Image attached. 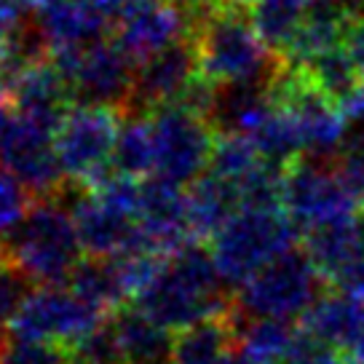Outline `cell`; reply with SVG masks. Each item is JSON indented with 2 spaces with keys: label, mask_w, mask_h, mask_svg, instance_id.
Returning <instances> with one entry per match:
<instances>
[{
  "label": "cell",
  "mask_w": 364,
  "mask_h": 364,
  "mask_svg": "<svg viewBox=\"0 0 364 364\" xmlns=\"http://www.w3.org/2000/svg\"><path fill=\"white\" fill-rule=\"evenodd\" d=\"M110 324L126 364H171L174 338L145 311L136 306L118 308L110 314Z\"/></svg>",
  "instance_id": "cell-20"
},
{
  "label": "cell",
  "mask_w": 364,
  "mask_h": 364,
  "mask_svg": "<svg viewBox=\"0 0 364 364\" xmlns=\"http://www.w3.org/2000/svg\"><path fill=\"white\" fill-rule=\"evenodd\" d=\"M295 332L297 327H292L287 318L241 316L239 348L265 364H282L295 341Z\"/></svg>",
  "instance_id": "cell-27"
},
{
  "label": "cell",
  "mask_w": 364,
  "mask_h": 364,
  "mask_svg": "<svg viewBox=\"0 0 364 364\" xmlns=\"http://www.w3.org/2000/svg\"><path fill=\"white\" fill-rule=\"evenodd\" d=\"M113 171L145 180L156 166V148H153V126L150 115H124L118 139L113 148Z\"/></svg>",
  "instance_id": "cell-25"
},
{
  "label": "cell",
  "mask_w": 364,
  "mask_h": 364,
  "mask_svg": "<svg viewBox=\"0 0 364 364\" xmlns=\"http://www.w3.org/2000/svg\"><path fill=\"white\" fill-rule=\"evenodd\" d=\"M107 318H110L107 311L78 295L73 287L46 284L35 287L30 297L24 300V306L19 308V314L3 330L19 338L59 343L70 348L100 324H105Z\"/></svg>",
  "instance_id": "cell-8"
},
{
  "label": "cell",
  "mask_w": 364,
  "mask_h": 364,
  "mask_svg": "<svg viewBox=\"0 0 364 364\" xmlns=\"http://www.w3.org/2000/svg\"><path fill=\"white\" fill-rule=\"evenodd\" d=\"M321 273L306 250H292L262 265L250 282L239 287L236 308L250 318H303L318 297Z\"/></svg>",
  "instance_id": "cell-6"
},
{
  "label": "cell",
  "mask_w": 364,
  "mask_h": 364,
  "mask_svg": "<svg viewBox=\"0 0 364 364\" xmlns=\"http://www.w3.org/2000/svg\"><path fill=\"white\" fill-rule=\"evenodd\" d=\"M6 33H9V30L0 27V68H3V59H6Z\"/></svg>",
  "instance_id": "cell-38"
},
{
  "label": "cell",
  "mask_w": 364,
  "mask_h": 364,
  "mask_svg": "<svg viewBox=\"0 0 364 364\" xmlns=\"http://www.w3.org/2000/svg\"><path fill=\"white\" fill-rule=\"evenodd\" d=\"M3 257L19 265L38 287L68 284L86 252L62 198H38L24 220L0 241Z\"/></svg>",
  "instance_id": "cell-3"
},
{
  "label": "cell",
  "mask_w": 364,
  "mask_h": 364,
  "mask_svg": "<svg viewBox=\"0 0 364 364\" xmlns=\"http://www.w3.org/2000/svg\"><path fill=\"white\" fill-rule=\"evenodd\" d=\"M11 110V91H9V86L3 83V78H0V118Z\"/></svg>",
  "instance_id": "cell-37"
},
{
  "label": "cell",
  "mask_w": 364,
  "mask_h": 364,
  "mask_svg": "<svg viewBox=\"0 0 364 364\" xmlns=\"http://www.w3.org/2000/svg\"><path fill=\"white\" fill-rule=\"evenodd\" d=\"M268 161L260 156V150L255 148L250 136L244 134H217L215 150H212V161H209V171L223 177V180L233 182L239 188L244 180H250L257 169H262Z\"/></svg>",
  "instance_id": "cell-28"
},
{
  "label": "cell",
  "mask_w": 364,
  "mask_h": 364,
  "mask_svg": "<svg viewBox=\"0 0 364 364\" xmlns=\"http://www.w3.org/2000/svg\"><path fill=\"white\" fill-rule=\"evenodd\" d=\"M24 16H30L27 0H0V27L11 30L16 22H22Z\"/></svg>",
  "instance_id": "cell-33"
},
{
  "label": "cell",
  "mask_w": 364,
  "mask_h": 364,
  "mask_svg": "<svg viewBox=\"0 0 364 364\" xmlns=\"http://www.w3.org/2000/svg\"><path fill=\"white\" fill-rule=\"evenodd\" d=\"M223 282L241 287L262 265L297 244V225L284 206H244L206 241Z\"/></svg>",
  "instance_id": "cell-4"
},
{
  "label": "cell",
  "mask_w": 364,
  "mask_h": 364,
  "mask_svg": "<svg viewBox=\"0 0 364 364\" xmlns=\"http://www.w3.org/2000/svg\"><path fill=\"white\" fill-rule=\"evenodd\" d=\"M308 0H250V14L260 41L271 48L276 57H284L295 41L300 24L306 19Z\"/></svg>",
  "instance_id": "cell-23"
},
{
  "label": "cell",
  "mask_w": 364,
  "mask_h": 364,
  "mask_svg": "<svg viewBox=\"0 0 364 364\" xmlns=\"http://www.w3.org/2000/svg\"><path fill=\"white\" fill-rule=\"evenodd\" d=\"M271 80H244V83H217L215 102L206 115L217 134L250 136L276 110Z\"/></svg>",
  "instance_id": "cell-17"
},
{
  "label": "cell",
  "mask_w": 364,
  "mask_h": 364,
  "mask_svg": "<svg viewBox=\"0 0 364 364\" xmlns=\"http://www.w3.org/2000/svg\"><path fill=\"white\" fill-rule=\"evenodd\" d=\"M356 14H359V9L353 6V0H314V3H308L306 19L300 24L289 51L282 59L300 65V62L316 57L321 51L346 46Z\"/></svg>",
  "instance_id": "cell-18"
},
{
  "label": "cell",
  "mask_w": 364,
  "mask_h": 364,
  "mask_svg": "<svg viewBox=\"0 0 364 364\" xmlns=\"http://www.w3.org/2000/svg\"><path fill=\"white\" fill-rule=\"evenodd\" d=\"M191 41L198 57V73L212 83L268 80L282 68L247 14V3H228L193 11Z\"/></svg>",
  "instance_id": "cell-2"
},
{
  "label": "cell",
  "mask_w": 364,
  "mask_h": 364,
  "mask_svg": "<svg viewBox=\"0 0 364 364\" xmlns=\"http://www.w3.org/2000/svg\"><path fill=\"white\" fill-rule=\"evenodd\" d=\"M180 3H182V0H180Z\"/></svg>",
  "instance_id": "cell-42"
},
{
  "label": "cell",
  "mask_w": 364,
  "mask_h": 364,
  "mask_svg": "<svg viewBox=\"0 0 364 364\" xmlns=\"http://www.w3.org/2000/svg\"><path fill=\"white\" fill-rule=\"evenodd\" d=\"M150 126L156 148V177L188 188L209 171L217 132L204 115L174 102L156 107L150 113Z\"/></svg>",
  "instance_id": "cell-7"
},
{
  "label": "cell",
  "mask_w": 364,
  "mask_h": 364,
  "mask_svg": "<svg viewBox=\"0 0 364 364\" xmlns=\"http://www.w3.org/2000/svg\"><path fill=\"white\" fill-rule=\"evenodd\" d=\"M236 300L225 295V282L217 271L209 244L191 241L164 257L159 271L136 292L134 303L169 332H180L198 321L220 316Z\"/></svg>",
  "instance_id": "cell-1"
},
{
  "label": "cell",
  "mask_w": 364,
  "mask_h": 364,
  "mask_svg": "<svg viewBox=\"0 0 364 364\" xmlns=\"http://www.w3.org/2000/svg\"><path fill=\"white\" fill-rule=\"evenodd\" d=\"M139 228L150 241V247L169 257L171 252L182 250L193 239L188 225V198L185 188L169 180H161L150 174L142 180L139 191V212H136Z\"/></svg>",
  "instance_id": "cell-15"
},
{
  "label": "cell",
  "mask_w": 364,
  "mask_h": 364,
  "mask_svg": "<svg viewBox=\"0 0 364 364\" xmlns=\"http://www.w3.org/2000/svg\"><path fill=\"white\" fill-rule=\"evenodd\" d=\"M362 318H364V303H359L351 295L335 289V292L321 295L314 306L308 308L300 327H306L314 335L335 343L338 348L346 351L348 343L353 341L356 330H359Z\"/></svg>",
  "instance_id": "cell-22"
},
{
  "label": "cell",
  "mask_w": 364,
  "mask_h": 364,
  "mask_svg": "<svg viewBox=\"0 0 364 364\" xmlns=\"http://www.w3.org/2000/svg\"><path fill=\"white\" fill-rule=\"evenodd\" d=\"M346 46H348V51L353 54V59L359 62V68L364 70V11L356 14V19H353V27H351V33H348Z\"/></svg>",
  "instance_id": "cell-34"
},
{
  "label": "cell",
  "mask_w": 364,
  "mask_h": 364,
  "mask_svg": "<svg viewBox=\"0 0 364 364\" xmlns=\"http://www.w3.org/2000/svg\"><path fill=\"white\" fill-rule=\"evenodd\" d=\"M73 185H75V193L70 198L68 209L73 215L86 257H115L124 252H156L145 239L134 215L105 201L102 196H97L86 185H78V182Z\"/></svg>",
  "instance_id": "cell-12"
},
{
  "label": "cell",
  "mask_w": 364,
  "mask_h": 364,
  "mask_svg": "<svg viewBox=\"0 0 364 364\" xmlns=\"http://www.w3.org/2000/svg\"><path fill=\"white\" fill-rule=\"evenodd\" d=\"M35 282L27 273L14 265L11 260H0V327H9L19 308L24 306V300L30 297V292L35 289Z\"/></svg>",
  "instance_id": "cell-32"
},
{
  "label": "cell",
  "mask_w": 364,
  "mask_h": 364,
  "mask_svg": "<svg viewBox=\"0 0 364 364\" xmlns=\"http://www.w3.org/2000/svg\"><path fill=\"white\" fill-rule=\"evenodd\" d=\"M191 27L193 11H188L180 0H126L113 27V41L134 62H142L188 38Z\"/></svg>",
  "instance_id": "cell-13"
},
{
  "label": "cell",
  "mask_w": 364,
  "mask_h": 364,
  "mask_svg": "<svg viewBox=\"0 0 364 364\" xmlns=\"http://www.w3.org/2000/svg\"><path fill=\"white\" fill-rule=\"evenodd\" d=\"M124 113L105 105L75 102L54 132V145L68 182L91 185L110 169Z\"/></svg>",
  "instance_id": "cell-9"
},
{
  "label": "cell",
  "mask_w": 364,
  "mask_h": 364,
  "mask_svg": "<svg viewBox=\"0 0 364 364\" xmlns=\"http://www.w3.org/2000/svg\"><path fill=\"white\" fill-rule=\"evenodd\" d=\"M300 68H303V73L316 83L318 89L324 91L327 97H332L335 102H341L343 107L351 102L353 94L359 91L364 80V70L353 59L348 46H338V48H330V51H321L316 57L300 62Z\"/></svg>",
  "instance_id": "cell-24"
},
{
  "label": "cell",
  "mask_w": 364,
  "mask_h": 364,
  "mask_svg": "<svg viewBox=\"0 0 364 364\" xmlns=\"http://www.w3.org/2000/svg\"><path fill=\"white\" fill-rule=\"evenodd\" d=\"M0 260H3V250H0Z\"/></svg>",
  "instance_id": "cell-39"
},
{
  "label": "cell",
  "mask_w": 364,
  "mask_h": 364,
  "mask_svg": "<svg viewBox=\"0 0 364 364\" xmlns=\"http://www.w3.org/2000/svg\"><path fill=\"white\" fill-rule=\"evenodd\" d=\"M346 110H348V115H351V118H356V121H364V80H362V86H359V91L353 94L351 102L346 105Z\"/></svg>",
  "instance_id": "cell-36"
},
{
  "label": "cell",
  "mask_w": 364,
  "mask_h": 364,
  "mask_svg": "<svg viewBox=\"0 0 364 364\" xmlns=\"http://www.w3.org/2000/svg\"><path fill=\"white\" fill-rule=\"evenodd\" d=\"M282 206L297 228L308 230L321 223L353 215L356 201L343 185L335 161L303 156L284 169Z\"/></svg>",
  "instance_id": "cell-10"
},
{
  "label": "cell",
  "mask_w": 364,
  "mask_h": 364,
  "mask_svg": "<svg viewBox=\"0 0 364 364\" xmlns=\"http://www.w3.org/2000/svg\"><path fill=\"white\" fill-rule=\"evenodd\" d=\"M346 359L351 364H364V318L362 324H359V330H356V335H353V341L348 343V348H346Z\"/></svg>",
  "instance_id": "cell-35"
},
{
  "label": "cell",
  "mask_w": 364,
  "mask_h": 364,
  "mask_svg": "<svg viewBox=\"0 0 364 364\" xmlns=\"http://www.w3.org/2000/svg\"><path fill=\"white\" fill-rule=\"evenodd\" d=\"M239 330L241 314L233 303V308L220 316L174 332L171 364H223L239 346Z\"/></svg>",
  "instance_id": "cell-19"
},
{
  "label": "cell",
  "mask_w": 364,
  "mask_h": 364,
  "mask_svg": "<svg viewBox=\"0 0 364 364\" xmlns=\"http://www.w3.org/2000/svg\"><path fill=\"white\" fill-rule=\"evenodd\" d=\"M51 65L68 80L73 102L105 105L126 115L134 94L136 62L115 41L51 48Z\"/></svg>",
  "instance_id": "cell-5"
},
{
  "label": "cell",
  "mask_w": 364,
  "mask_h": 364,
  "mask_svg": "<svg viewBox=\"0 0 364 364\" xmlns=\"http://www.w3.org/2000/svg\"><path fill=\"white\" fill-rule=\"evenodd\" d=\"M308 3H314V0H308Z\"/></svg>",
  "instance_id": "cell-41"
},
{
  "label": "cell",
  "mask_w": 364,
  "mask_h": 364,
  "mask_svg": "<svg viewBox=\"0 0 364 364\" xmlns=\"http://www.w3.org/2000/svg\"><path fill=\"white\" fill-rule=\"evenodd\" d=\"M70 356L78 364H126L110 318L94 332H89L86 338H80L75 346H70Z\"/></svg>",
  "instance_id": "cell-31"
},
{
  "label": "cell",
  "mask_w": 364,
  "mask_h": 364,
  "mask_svg": "<svg viewBox=\"0 0 364 364\" xmlns=\"http://www.w3.org/2000/svg\"><path fill=\"white\" fill-rule=\"evenodd\" d=\"M70 364H78V362H70Z\"/></svg>",
  "instance_id": "cell-40"
},
{
  "label": "cell",
  "mask_w": 364,
  "mask_h": 364,
  "mask_svg": "<svg viewBox=\"0 0 364 364\" xmlns=\"http://www.w3.org/2000/svg\"><path fill=\"white\" fill-rule=\"evenodd\" d=\"M70 348L59 343L19 338L0 327V364H70Z\"/></svg>",
  "instance_id": "cell-29"
},
{
  "label": "cell",
  "mask_w": 364,
  "mask_h": 364,
  "mask_svg": "<svg viewBox=\"0 0 364 364\" xmlns=\"http://www.w3.org/2000/svg\"><path fill=\"white\" fill-rule=\"evenodd\" d=\"M185 198H188V225L193 239L198 241H209L241 209L239 188L212 171H206L193 185H188Z\"/></svg>",
  "instance_id": "cell-21"
},
{
  "label": "cell",
  "mask_w": 364,
  "mask_h": 364,
  "mask_svg": "<svg viewBox=\"0 0 364 364\" xmlns=\"http://www.w3.org/2000/svg\"><path fill=\"white\" fill-rule=\"evenodd\" d=\"M0 164L22 180L35 198H57L68 185L54 134L14 110L0 118Z\"/></svg>",
  "instance_id": "cell-11"
},
{
  "label": "cell",
  "mask_w": 364,
  "mask_h": 364,
  "mask_svg": "<svg viewBox=\"0 0 364 364\" xmlns=\"http://www.w3.org/2000/svg\"><path fill=\"white\" fill-rule=\"evenodd\" d=\"M9 91H11L14 113L46 129V132H51V134L57 132L59 124L65 121V115L70 113V107L75 105L68 80L51 65V59L24 70L19 78H14L9 83Z\"/></svg>",
  "instance_id": "cell-16"
},
{
  "label": "cell",
  "mask_w": 364,
  "mask_h": 364,
  "mask_svg": "<svg viewBox=\"0 0 364 364\" xmlns=\"http://www.w3.org/2000/svg\"><path fill=\"white\" fill-rule=\"evenodd\" d=\"M198 75L196 46L188 38L161 48L159 54L136 62L134 94L126 107V115H150L156 107L174 105Z\"/></svg>",
  "instance_id": "cell-14"
},
{
  "label": "cell",
  "mask_w": 364,
  "mask_h": 364,
  "mask_svg": "<svg viewBox=\"0 0 364 364\" xmlns=\"http://www.w3.org/2000/svg\"><path fill=\"white\" fill-rule=\"evenodd\" d=\"M35 201L38 198L30 193V188L6 164H0V241L22 223Z\"/></svg>",
  "instance_id": "cell-30"
},
{
  "label": "cell",
  "mask_w": 364,
  "mask_h": 364,
  "mask_svg": "<svg viewBox=\"0 0 364 364\" xmlns=\"http://www.w3.org/2000/svg\"><path fill=\"white\" fill-rule=\"evenodd\" d=\"M250 139L255 142V148L260 150V156L276 169H287L295 161H300L306 156V145L303 136L297 132L295 121L276 107L265 121H262L255 132L250 134Z\"/></svg>",
  "instance_id": "cell-26"
}]
</instances>
